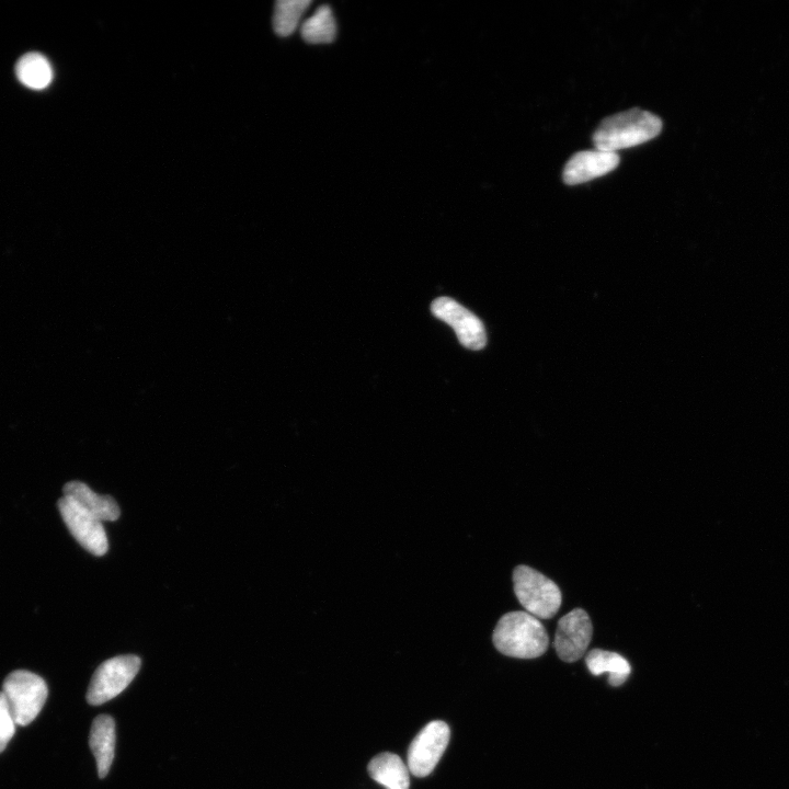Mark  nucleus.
Wrapping results in <instances>:
<instances>
[{
  "instance_id": "obj_1",
  "label": "nucleus",
  "mask_w": 789,
  "mask_h": 789,
  "mask_svg": "<svg viewBox=\"0 0 789 789\" xmlns=\"http://www.w3.org/2000/svg\"><path fill=\"white\" fill-rule=\"evenodd\" d=\"M661 130L660 118L636 108L604 119L593 134V144L597 150L616 153L655 139Z\"/></svg>"
},
{
  "instance_id": "obj_2",
  "label": "nucleus",
  "mask_w": 789,
  "mask_h": 789,
  "mask_svg": "<svg viewBox=\"0 0 789 789\" xmlns=\"http://www.w3.org/2000/svg\"><path fill=\"white\" fill-rule=\"evenodd\" d=\"M493 640L499 653L519 659L539 658L550 644L543 624L528 612L503 615L495 628Z\"/></svg>"
},
{
  "instance_id": "obj_3",
  "label": "nucleus",
  "mask_w": 789,
  "mask_h": 789,
  "mask_svg": "<svg viewBox=\"0 0 789 789\" xmlns=\"http://www.w3.org/2000/svg\"><path fill=\"white\" fill-rule=\"evenodd\" d=\"M513 583L519 602L536 619L550 620L562 606V592L556 583L529 566L514 569Z\"/></svg>"
},
{
  "instance_id": "obj_4",
  "label": "nucleus",
  "mask_w": 789,
  "mask_h": 789,
  "mask_svg": "<svg viewBox=\"0 0 789 789\" xmlns=\"http://www.w3.org/2000/svg\"><path fill=\"white\" fill-rule=\"evenodd\" d=\"M11 715L17 726H28L38 717L48 699V685L36 673L11 672L3 685Z\"/></svg>"
},
{
  "instance_id": "obj_5",
  "label": "nucleus",
  "mask_w": 789,
  "mask_h": 789,
  "mask_svg": "<svg viewBox=\"0 0 789 789\" xmlns=\"http://www.w3.org/2000/svg\"><path fill=\"white\" fill-rule=\"evenodd\" d=\"M140 657L119 656L102 663L94 673L87 692L90 705L105 704L121 694L141 669Z\"/></svg>"
},
{
  "instance_id": "obj_6",
  "label": "nucleus",
  "mask_w": 789,
  "mask_h": 789,
  "mask_svg": "<svg viewBox=\"0 0 789 789\" xmlns=\"http://www.w3.org/2000/svg\"><path fill=\"white\" fill-rule=\"evenodd\" d=\"M61 517L68 531L87 552L104 556L109 550V542L104 522L78 505L73 499L63 497L57 502Z\"/></svg>"
},
{
  "instance_id": "obj_7",
  "label": "nucleus",
  "mask_w": 789,
  "mask_h": 789,
  "mask_svg": "<svg viewBox=\"0 0 789 789\" xmlns=\"http://www.w3.org/2000/svg\"><path fill=\"white\" fill-rule=\"evenodd\" d=\"M448 724L436 720L423 728L408 751V769L417 777L430 775L450 742Z\"/></svg>"
},
{
  "instance_id": "obj_8",
  "label": "nucleus",
  "mask_w": 789,
  "mask_h": 789,
  "mask_svg": "<svg viewBox=\"0 0 789 789\" xmlns=\"http://www.w3.org/2000/svg\"><path fill=\"white\" fill-rule=\"evenodd\" d=\"M431 311L442 322L451 326L461 345L471 350H482L487 343L484 324L476 315L450 297L432 303Z\"/></svg>"
},
{
  "instance_id": "obj_9",
  "label": "nucleus",
  "mask_w": 789,
  "mask_h": 789,
  "mask_svg": "<svg viewBox=\"0 0 789 789\" xmlns=\"http://www.w3.org/2000/svg\"><path fill=\"white\" fill-rule=\"evenodd\" d=\"M593 634L590 616L585 610L575 609L560 619L554 647L560 659L576 662L586 655Z\"/></svg>"
},
{
  "instance_id": "obj_10",
  "label": "nucleus",
  "mask_w": 789,
  "mask_h": 789,
  "mask_svg": "<svg viewBox=\"0 0 789 789\" xmlns=\"http://www.w3.org/2000/svg\"><path fill=\"white\" fill-rule=\"evenodd\" d=\"M620 164L617 153L600 150L582 151L568 160L564 168L563 178L568 186L585 184L611 173Z\"/></svg>"
},
{
  "instance_id": "obj_11",
  "label": "nucleus",
  "mask_w": 789,
  "mask_h": 789,
  "mask_svg": "<svg viewBox=\"0 0 789 789\" xmlns=\"http://www.w3.org/2000/svg\"><path fill=\"white\" fill-rule=\"evenodd\" d=\"M89 745L97 761L100 779L108 775L116 748V725L108 715L98 716L91 726Z\"/></svg>"
},
{
  "instance_id": "obj_12",
  "label": "nucleus",
  "mask_w": 789,
  "mask_h": 789,
  "mask_svg": "<svg viewBox=\"0 0 789 789\" xmlns=\"http://www.w3.org/2000/svg\"><path fill=\"white\" fill-rule=\"evenodd\" d=\"M63 491L65 497L73 499L101 522L117 521L120 517V507L116 500L110 496L96 494L85 483H67Z\"/></svg>"
},
{
  "instance_id": "obj_13",
  "label": "nucleus",
  "mask_w": 789,
  "mask_h": 789,
  "mask_svg": "<svg viewBox=\"0 0 789 789\" xmlns=\"http://www.w3.org/2000/svg\"><path fill=\"white\" fill-rule=\"evenodd\" d=\"M372 779L387 789H409V769L397 754L382 753L369 764Z\"/></svg>"
},
{
  "instance_id": "obj_14",
  "label": "nucleus",
  "mask_w": 789,
  "mask_h": 789,
  "mask_svg": "<svg viewBox=\"0 0 789 789\" xmlns=\"http://www.w3.org/2000/svg\"><path fill=\"white\" fill-rule=\"evenodd\" d=\"M586 663L593 676L609 673V683L615 688L623 685L632 673L630 662L623 656L602 649L591 650Z\"/></svg>"
},
{
  "instance_id": "obj_15",
  "label": "nucleus",
  "mask_w": 789,
  "mask_h": 789,
  "mask_svg": "<svg viewBox=\"0 0 789 789\" xmlns=\"http://www.w3.org/2000/svg\"><path fill=\"white\" fill-rule=\"evenodd\" d=\"M21 84L36 90L47 88L52 83L53 68L47 57L39 53L22 56L16 68Z\"/></svg>"
},
{
  "instance_id": "obj_16",
  "label": "nucleus",
  "mask_w": 789,
  "mask_h": 789,
  "mask_svg": "<svg viewBox=\"0 0 789 789\" xmlns=\"http://www.w3.org/2000/svg\"><path fill=\"white\" fill-rule=\"evenodd\" d=\"M301 33L306 42L314 44L333 42L337 36L333 10L329 6H320L313 16L304 21Z\"/></svg>"
},
{
  "instance_id": "obj_17",
  "label": "nucleus",
  "mask_w": 789,
  "mask_h": 789,
  "mask_svg": "<svg viewBox=\"0 0 789 789\" xmlns=\"http://www.w3.org/2000/svg\"><path fill=\"white\" fill-rule=\"evenodd\" d=\"M312 2L310 0H280L274 10V30L281 37H288L300 26L302 17Z\"/></svg>"
},
{
  "instance_id": "obj_18",
  "label": "nucleus",
  "mask_w": 789,
  "mask_h": 789,
  "mask_svg": "<svg viewBox=\"0 0 789 789\" xmlns=\"http://www.w3.org/2000/svg\"><path fill=\"white\" fill-rule=\"evenodd\" d=\"M16 723L11 715L6 697L0 692V753L4 752L8 743L16 733Z\"/></svg>"
}]
</instances>
